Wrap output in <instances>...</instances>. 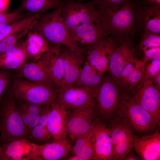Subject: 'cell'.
<instances>
[{
  "label": "cell",
  "mask_w": 160,
  "mask_h": 160,
  "mask_svg": "<svg viewBox=\"0 0 160 160\" xmlns=\"http://www.w3.org/2000/svg\"><path fill=\"white\" fill-rule=\"evenodd\" d=\"M139 5L148 7L160 6V0H136Z\"/></svg>",
  "instance_id": "cell-42"
},
{
  "label": "cell",
  "mask_w": 160,
  "mask_h": 160,
  "mask_svg": "<svg viewBox=\"0 0 160 160\" xmlns=\"http://www.w3.org/2000/svg\"><path fill=\"white\" fill-rule=\"evenodd\" d=\"M50 110V105H47L40 115L39 124L44 127H46L48 116Z\"/></svg>",
  "instance_id": "cell-41"
},
{
  "label": "cell",
  "mask_w": 160,
  "mask_h": 160,
  "mask_svg": "<svg viewBox=\"0 0 160 160\" xmlns=\"http://www.w3.org/2000/svg\"><path fill=\"white\" fill-rule=\"evenodd\" d=\"M116 116L122 119L135 134H150L159 128L152 116L134 99L124 92Z\"/></svg>",
  "instance_id": "cell-2"
},
{
  "label": "cell",
  "mask_w": 160,
  "mask_h": 160,
  "mask_svg": "<svg viewBox=\"0 0 160 160\" xmlns=\"http://www.w3.org/2000/svg\"><path fill=\"white\" fill-rule=\"evenodd\" d=\"M51 138L53 139L47 127L38 124L32 129L28 139L34 144L40 145L46 143Z\"/></svg>",
  "instance_id": "cell-32"
},
{
  "label": "cell",
  "mask_w": 160,
  "mask_h": 160,
  "mask_svg": "<svg viewBox=\"0 0 160 160\" xmlns=\"http://www.w3.org/2000/svg\"><path fill=\"white\" fill-rule=\"evenodd\" d=\"M137 103L152 116L159 127L160 125V89L150 79L142 81L129 92Z\"/></svg>",
  "instance_id": "cell-9"
},
{
  "label": "cell",
  "mask_w": 160,
  "mask_h": 160,
  "mask_svg": "<svg viewBox=\"0 0 160 160\" xmlns=\"http://www.w3.org/2000/svg\"><path fill=\"white\" fill-rule=\"evenodd\" d=\"M96 8L109 10L117 9L127 0H94Z\"/></svg>",
  "instance_id": "cell-37"
},
{
  "label": "cell",
  "mask_w": 160,
  "mask_h": 160,
  "mask_svg": "<svg viewBox=\"0 0 160 160\" xmlns=\"http://www.w3.org/2000/svg\"><path fill=\"white\" fill-rule=\"evenodd\" d=\"M23 43L28 60H36L41 57L49 49L50 45L37 33L30 30Z\"/></svg>",
  "instance_id": "cell-25"
},
{
  "label": "cell",
  "mask_w": 160,
  "mask_h": 160,
  "mask_svg": "<svg viewBox=\"0 0 160 160\" xmlns=\"http://www.w3.org/2000/svg\"><path fill=\"white\" fill-rule=\"evenodd\" d=\"M11 76L10 71L0 70V101Z\"/></svg>",
  "instance_id": "cell-39"
},
{
  "label": "cell",
  "mask_w": 160,
  "mask_h": 160,
  "mask_svg": "<svg viewBox=\"0 0 160 160\" xmlns=\"http://www.w3.org/2000/svg\"><path fill=\"white\" fill-rule=\"evenodd\" d=\"M160 72V60H152L145 65L144 76L141 81L149 79Z\"/></svg>",
  "instance_id": "cell-38"
},
{
  "label": "cell",
  "mask_w": 160,
  "mask_h": 160,
  "mask_svg": "<svg viewBox=\"0 0 160 160\" xmlns=\"http://www.w3.org/2000/svg\"><path fill=\"white\" fill-rule=\"evenodd\" d=\"M18 112L24 123L29 136L32 129L39 124L40 115L23 112Z\"/></svg>",
  "instance_id": "cell-36"
},
{
  "label": "cell",
  "mask_w": 160,
  "mask_h": 160,
  "mask_svg": "<svg viewBox=\"0 0 160 160\" xmlns=\"http://www.w3.org/2000/svg\"><path fill=\"white\" fill-rule=\"evenodd\" d=\"M144 53L142 61L146 64L152 60L155 55L160 52V47L147 48L142 50Z\"/></svg>",
  "instance_id": "cell-40"
},
{
  "label": "cell",
  "mask_w": 160,
  "mask_h": 160,
  "mask_svg": "<svg viewBox=\"0 0 160 160\" xmlns=\"http://www.w3.org/2000/svg\"><path fill=\"white\" fill-rule=\"evenodd\" d=\"M95 115L93 108L81 107L67 111V134L73 141L90 130Z\"/></svg>",
  "instance_id": "cell-13"
},
{
  "label": "cell",
  "mask_w": 160,
  "mask_h": 160,
  "mask_svg": "<svg viewBox=\"0 0 160 160\" xmlns=\"http://www.w3.org/2000/svg\"><path fill=\"white\" fill-rule=\"evenodd\" d=\"M149 79L157 88L160 89V72Z\"/></svg>",
  "instance_id": "cell-44"
},
{
  "label": "cell",
  "mask_w": 160,
  "mask_h": 160,
  "mask_svg": "<svg viewBox=\"0 0 160 160\" xmlns=\"http://www.w3.org/2000/svg\"><path fill=\"white\" fill-rule=\"evenodd\" d=\"M63 20L69 31L80 25L95 22L96 10L95 0L87 3L67 1L61 3Z\"/></svg>",
  "instance_id": "cell-7"
},
{
  "label": "cell",
  "mask_w": 160,
  "mask_h": 160,
  "mask_svg": "<svg viewBox=\"0 0 160 160\" xmlns=\"http://www.w3.org/2000/svg\"><path fill=\"white\" fill-rule=\"evenodd\" d=\"M41 15L39 13L31 15L17 20L0 29V42L11 34L26 27L39 19Z\"/></svg>",
  "instance_id": "cell-30"
},
{
  "label": "cell",
  "mask_w": 160,
  "mask_h": 160,
  "mask_svg": "<svg viewBox=\"0 0 160 160\" xmlns=\"http://www.w3.org/2000/svg\"><path fill=\"white\" fill-rule=\"evenodd\" d=\"M67 1H69V0H71V1H82L83 0H67Z\"/></svg>",
  "instance_id": "cell-47"
},
{
  "label": "cell",
  "mask_w": 160,
  "mask_h": 160,
  "mask_svg": "<svg viewBox=\"0 0 160 160\" xmlns=\"http://www.w3.org/2000/svg\"><path fill=\"white\" fill-rule=\"evenodd\" d=\"M145 31L160 34V6L139 5L131 35L139 36Z\"/></svg>",
  "instance_id": "cell-15"
},
{
  "label": "cell",
  "mask_w": 160,
  "mask_h": 160,
  "mask_svg": "<svg viewBox=\"0 0 160 160\" xmlns=\"http://www.w3.org/2000/svg\"><path fill=\"white\" fill-rule=\"evenodd\" d=\"M91 131L94 160H112V146L107 124L97 117L92 122Z\"/></svg>",
  "instance_id": "cell-12"
},
{
  "label": "cell",
  "mask_w": 160,
  "mask_h": 160,
  "mask_svg": "<svg viewBox=\"0 0 160 160\" xmlns=\"http://www.w3.org/2000/svg\"><path fill=\"white\" fill-rule=\"evenodd\" d=\"M135 50L133 41L128 36L118 43L113 50L108 69L110 75L116 83L127 63L134 57Z\"/></svg>",
  "instance_id": "cell-16"
},
{
  "label": "cell",
  "mask_w": 160,
  "mask_h": 160,
  "mask_svg": "<svg viewBox=\"0 0 160 160\" xmlns=\"http://www.w3.org/2000/svg\"><path fill=\"white\" fill-rule=\"evenodd\" d=\"M50 106L46 127L53 138L52 142L66 140V109L57 99Z\"/></svg>",
  "instance_id": "cell-19"
},
{
  "label": "cell",
  "mask_w": 160,
  "mask_h": 160,
  "mask_svg": "<svg viewBox=\"0 0 160 160\" xmlns=\"http://www.w3.org/2000/svg\"><path fill=\"white\" fill-rule=\"evenodd\" d=\"M138 44L141 50L153 47H160V34L145 31L140 34Z\"/></svg>",
  "instance_id": "cell-33"
},
{
  "label": "cell",
  "mask_w": 160,
  "mask_h": 160,
  "mask_svg": "<svg viewBox=\"0 0 160 160\" xmlns=\"http://www.w3.org/2000/svg\"><path fill=\"white\" fill-rule=\"evenodd\" d=\"M61 53L64 77L60 87L74 84L81 71L82 64L84 59L82 52L75 50L65 46L63 48L61 47Z\"/></svg>",
  "instance_id": "cell-17"
},
{
  "label": "cell",
  "mask_w": 160,
  "mask_h": 160,
  "mask_svg": "<svg viewBox=\"0 0 160 160\" xmlns=\"http://www.w3.org/2000/svg\"><path fill=\"white\" fill-rule=\"evenodd\" d=\"M145 64L140 62L127 80L122 89L125 92L130 91L141 82L143 77Z\"/></svg>",
  "instance_id": "cell-31"
},
{
  "label": "cell",
  "mask_w": 160,
  "mask_h": 160,
  "mask_svg": "<svg viewBox=\"0 0 160 160\" xmlns=\"http://www.w3.org/2000/svg\"><path fill=\"white\" fill-rule=\"evenodd\" d=\"M69 160H83V159L79 156L76 155H74L68 158Z\"/></svg>",
  "instance_id": "cell-46"
},
{
  "label": "cell",
  "mask_w": 160,
  "mask_h": 160,
  "mask_svg": "<svg viewBox=\"0 0 160 160\" xmlns=\"http://www.w3.org/2000/svg\"><path fill=\"white\" fill-rule=\"evenodd\" d=\"M71 148V144L67 140L40 145L33 143L28 160L60 159L66 156Z\"/></svg>",
  "instance_id": "cell-20"
},
{
  "label": "cell",
  "mask_w": 160,
  "mask_h": 160,
  "mask_svg": "<svg viewBox=\"0 0 160 160\" xmlns=\"http://www.w3.org/2000/svg\"><path fill=\"white\" fill-rule=\"evenodd\" d=\"M60 0H23L20 5L14 12L21 13L24 11L42 15L48 10L58 7L61 3Z\"/></svg>",
  "instance_id": "cell-26"
},
{
  "label": "cell",
  "mask_w": 160,
  "mask_h": 160,
  "mask_svg": "<svg viewBox=\"0 0 160 160\" xmlns=\"http://www.w3.org/2000/svg\"><path fill=\"white\" fill-rule=\"evenodd\" d=\"M10 0H0V13L3 12L7 9Z\"/></svg>",
  "instance_id": "cell-45"
},
{
  "label": "cell",
  "mask_w": 160,
  "mask_h": 160,
  "mask_svg": "<svg viewBox=\"0 0 160 160\" xmlns=\"http://www.w3.org/2000/svg\"><path fill=\"white\" fill-rule=\"evenodd\" d=\"M123 160H141L140 158L135 154L133 149L132 148L126 154Z\"/></svg>",
  "instance_id": "cell-43"
},
{
  "label": "cell",
  "mask_w": 160,
  "mask_h": 160,
  "mask_svg": "<svg viewBox=\"0 0 160 160\" xmlns=\"http://www.w3.org/2000/svg\"><path fill=\"white\" fill-rule=\"evenodd\" d=\"M33 14L28 12L23 14L15 12L0 13V29L17 20L28 17Z\"/></svg>",
  "instance_id": "cell-35"
},
{
  "label": "cell",
  "mask_w": 160,
  "mask_h": 160,
  "mask_svg": "<svg viewBox=\"0 0 160 160\" xmlns=\"http://www.w3.org/2000/svg\"><path fill=\"white\" fill-rule=\"evenodd\" d=\"M61 46L50 45L47 52L51 78L58 88L60 87L64 77Z\"/></svg>",
  "instance_id": "cell-24"
},
{
  "label": "cell",
  "mask_w": 160,
  "mask_h": 160,
  "mask_svg": "<svg viewBox=\"0 0 160 160\" xmlns=\"http://www.w3.org/2000/svg\"><path fill=\"white\" fill-rule=\"evenodd\" d=\"M6 92L0 101V146L28 137L15 98L11 92Z\"/></svg>",
  "instance_id": "cell-3"
},
{
  "label": "cell",
  "mask_w": 160,
  "mask_h": 160,
  "mask_svg": "<svg viewBox=\"0 0 160 160\" xmlns=\"http://www.w3.org/2000/svg\"><path fill=\"white\" fill-rule=\"evenodd\" d=\"M103 73L98 71L85 60L74 84L76 86L95 87L102 81L104 76Z\"/></svg>",
  "instance_id": "cell-27"
},
{
  "label": "cell",
  "mask_w": 160,
  "mask_h": 160,
  "mask_svg": "<svg viewBox=\"0 0 160 160\" xmlns=\"http://www.w3.org/2000/svg\"><path fill=\"white\" fill-rule=\"evenodd\" d=\"M140 61L141 60L135 59L133 57L131 58L127 63L116 82L122 89L130 75Z\"/></svg>",
  "instance_id": "cell-34"
},
{
  "label": "cell",
  "mask_w": 160,
  "mask_h": 160,
  "mask_svg": "<svg viewBox=\"0 0 160 160\" xmlns=\"http://www.w3.org/2000/svg\"><path fill=\"white\" fill-rule=\"evenodd\" d=\"M113 152L112 160H122L132 148L135 135L119 116H116L108 125Z\"/></svg>",
  "instance_id": "cell-8"
},
{
  "label": "cell",
  "mask_w": 160,
  "mask_h": 160,
  "mask_svg": "<svg viewBox=\"0 0 160 160\" xmlns=\"http://www.w3.org/2000/svg\"><path fill=\"white\" fill-rule=\"evenodd\" d=\"M132 148L141 160H159V128L151 134L135 135L133 141Z\"/></svg>",
  "instance_id": "cell-18"
},
{
  "label": "cell",
  "mask_w": 160,
  "mask_h": 160,
  "mask_svg": "<svg viewBox=\"0 0 160 160\" xmlns=\"http://www.w3.org/2000/svg\"><path fill=\"white\" fill-rule=\"evenodd\" d=\"M110 75L104 76L95 88L94 111L97 117L108 125L115 116L124 92Z\"/></svg>",
  "instance_id": "cell-5"
},
{
  "label": "cell",
  "mask_w": 160,
  "mask_h": 160,
  "mask_svg": "<svg viewBox=\"0 0 160 160\" xmlns=\"http://www.w3.org/2000/svg\"><path fill=\"white\" fill-rule=\"evenodd\" d=\"M28 60L23 41L0 54V70H17Z\"/></svg>",
  "instance_id": "cell-23"
},
{
  "label": "cell",
  "mask_w": 160,
  "mask_h": 160,
  "mask_svg": "<svg viewBox=\"0 0 160 160\" xmlns=\"http://www.w3.org/2000/svg\"><path fill=\"white\" fill-rule=\"evenodd\" d=\"M95 88L74 85L60 87L57 99L66 110L81 107L94 108Z\"/></svg>",
  "instance_id": "cell-10"
},
{
  "label": "cell",
  "mask_w": 160,
  "mask_h": 160,
  "mask_svg": "<svg viewBox=\"0 0 160 160\" xmlns=\"http://www.w3.org/2000/svg\"><path fill=\"white\" fill-rule=\"evenodd\" d=\"M36 20L26 27L7 37L0 42V54L12 48L22 42L28 32L31 30L36 23Z\"/></svg>",
  "instance_id": "cell-29"
},
{
  "label": "cell",
  "mask_w": 160,
  "mask_h": 160,
  "mask_svg": "<svg viewBox=\"0 0 160 160\" xmlns=\"http://www.w3.org/2000/svg\"><path fill=\"white\" fill-rule=\"evenodd\" d=\"M33 145L28 139L22 138L0 146V160H28Z\"/></svg>",
  "instance_id": "cell-22"
},
{
  "label": "cell",
  "mask_w": 160,
  "mask_h": 160,
  "mask_svg": "<svg viewBox=\"0 0 160 160\" xmlns=\"http://www.w3.org/2000/svg\"><path fill=\"white\" fill-rule=\"evenodd\" d=\"M31 30L41 36L50 45H60L81 52L73 44L69 31L63 20L60 5L42 15Z\"/></svg>",
  "instance_id": "cell-4"
},
{
  "label": "cell",
  "mask_w": 160,
  "mask_h": 160,
  "mask_svg": "<svg viewBox=\"0 0 160 160\" xmlns=\"http://www.w3.org/2000/svg\"><path fill=\"white\" fill-rule=\"evenodd\" d=\"M138 7L136 0H127L113 11L96 8L95 23L115 41L120 43L131 34Z\"/></svg>",
  "instance_id": "cell-1"
},
{
  "label": "cell",
  "mask_w": 160,
  "mask_h": 160,
  "mask_svg": "<svg viewBox=\"0 0 160 160\" xmlns=\"http://www.w3.org/2000/svg\"><path fill=\"white\" fill-rule=\"evenodd\" d=\"M90 130L79 136L71 150L74 155L80 157L83 160H94V151L91 140Z\"/></svg>",
  "instance_id": "cell-28"
},
{
  "label": "cell",
  "mask_w": 160,
  "mask_h": 160,
  "mask_svg": "<svg viewBox=\"0 0 160 160\" xmlns=\"http://www.w3.org/2000/svg\"><path fill=\"white\" fill-rule=\"evenodd\" d=\"M47 52L38 60L25 63L17 70L16 77L37 83L51 80Z\"/></svg>",
  "instance_id": "cell-21"
},
{
  "label": "cell",
  "mask_w": 160,
  "mask_h": 160,
  "mask_svg": "<svg viewBox=\"0 0 160 160\" xmlns=\"http://www.w3.org/2000/svg\"><path fill=\"white\" fill-rule=\"evenodd\" d=\"M11 90L16 99L33 103L50 105L57 99L59 88L52 80L37 83L17 77Z\"/></svg>",
  "instance_id": "cell-6"
},
{
  "label": "cell",
  "mask_w": 160,
  "mask_h": 160,
  "mask_svg": "<svg viewBox=\"0 0 160 160\" xmlns=\"http://www.w3.org/2000/svg\"><path fill=\"white\" fill-rule=\"evenodd\" d=\"M118 43L106 36L84 52L86 61L98 71L104 73L108 69L111 53Z\"/></svg>",
  "instance_id": "cell-11"
},
{
  "label": "cell",
  "mask_w": 160,
  "mask_h": 160,
  "mask_svg": "<svg viewBox=\"0 0 160 160\" xmlns=\"http://www.w3.org/2000/svg\"><path fill=\"white\" fill-rule=\"evenodd\" d=\"M69 32L75 46L83 52L109 36L100 25L95 22L81 24Z\"/></svg>",
  "instance_id": "cell-14"
}]
</instances>
